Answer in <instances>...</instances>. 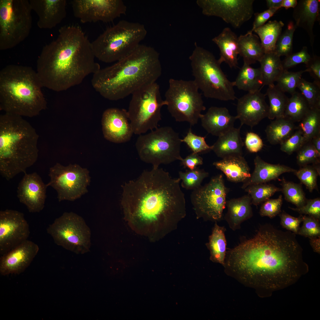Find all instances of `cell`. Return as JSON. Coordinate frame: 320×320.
<instances>
[{"label":"cell","mask_w":320,"mask_h":320,"mask_svg":"<svg viewBox=\"0 0 320 320\" xmlns=\"http://www.w3.org/2000/svg\"><path fill=\"white\" fill-rule=\"evenodd\" d=\"M181 161L185 167L190 170H193L197 168V166L203 164V158L197 153H193L185 158H183Z\"/></svg>","instance_id":"cell-58"},{"label":"cell","mask_w":320,"mask_h":320,"mask_svg":"<svg viewBox=\"0 0 320 320\" xmlns=\"http://www.w3.org/2000/svg\"><path fill=\"white\" fill-rule=\"evenodd\" d=\"M297 129L294 122L283 117L272 121L265 130L268 141L271 144H281Z\"/></svg>","instance_id":"cell-34"},{"label":"cell","mask_w":320,"mask_h":320,"mask_svg":"<svg viewBox=\"0 0 320 320\" xmlns=\"http://www.w3.org/2000/svg\"><path fill=\"white\" fill-rule=\"evenodd\" d=\"M165 100L168 111L177 122H187L191 126L197 124L206 109L201 94L193 80L169 79Z\"/></svg>","instance_id":"cell-12"},{"label":"cell","mask_w":320,"mask_h":320,"mask_svg":"<svg viewBox=\"0 0 320 320\" xmlns=\"http://www.w3.org/2000/svg\"><path fill=\"white\" fill-rule=\"evenodd\" d=\"M233 82L234 87L248 92L261 90L263 87L260 68H254L244 63Z\"/></svg>","instance_id":"cell-32"},{"label":"cell","mask_w":320,"mask_h":320,"mask_svg":"<svg viewBox=\"0 0 320 320\" xmlns=\"http://www.w3.org/2000/svg\"><path fill=\"white\" fill-rule=\"evenodd\" d=\"M39 136L23 117L7 113L0 116V173L7 180L36 161Z\"/></svg>","instance_id":"cell-5"},{"label":"cell","mask_w":320,"mask_h":320,"mask_svg":"<svg viewBox=\"0 0 320 320\" xmlns=\"http://www.w3.org/2000/svg\"><path fill=\"white\" fill-rule=\"evenodd\" d=\"M71 4L74 16L83 23L111 22L127 9L121 0H73Z\"/></svg>","instance_id":"cell-17"},{"label":"cell","mask_w":320,"mask_h":320,"mask_svg":"<svg viewBox=\"0 0 320 320\" xmlns=\"http://www.w3.org/2000/svg\"><path fill=\"white\" fill-rule=\"evenodd\" d=\"M276 85L268 86L265 96L268 97L269 105L267 117L270 119L284 117L288 98Z\"/></svg>","instance_id":"cell-37"},{"label":"cell","mask_w":320,"mask_h":320,"mask_svg":"<svg viewBox=\"0 0 320 320\" xmlns=\"http://www.w3.org/2000/svg\"><path fill=\"white\" fill-rule=\"evenodd\" d=\"M43 87L32 67L11 64L0 71V108L6 113L32 117L47 108Z\"/></svg>","instance_id":"cell-6"},{"label":"cell","mask_w":320,"mask_h":320,"mask_svg":"<svg viewBox=\"0 0 320 320\" xmlns=\"http://www.w3.org/2000/svg\"><path fill=\"white\" fill-rule=\"evenodd\" d=\"M29 2L38 16L37 25L40 29L52 28L66 16V0H30Z\"/></svg>","instance_id":"cell-23"},{"label":"cell","mask_w":320,"mask_h":320,"mask_svg":"<svg viewBox=\"0 0 320 320\" xmlns=\"http://www.w3.org/2000/svg\"><path fill=\"white\" fill-rule=\"evenodd\" d=\"M180 181L162 168L153 167L137 179L125 183L121 203L131 228L139 234L150 236L167 223L184 217L185 201Z\"/></svg>","instance_id":"cell-2"},{"label":"cell","mask_w":320,"mask_h":320,"mask_svg":"<svg viewBox=\"0 0 320 320\" xmlns=\"http://www.w3.org/2000/svg\"><path fill=\"white\" fill-rule=\"evenodd\" d=\"M283 0H267V5L268 8H281V6Z\"/></svg>","instance_id":"cell-61"},{"label":"cell","mask_w":320,"mask_h":320,"mask_svg":"<svg viewBox=\"0 0 320 320\" xmlns=\"http://www.w3.org/2000/svg\"><path fill=\"white\" fill-rule=\"evenodd\" d=\"M203 127L209 134L218 137L234 127L237 119L225 107L212 106L200 118Z\"/></svg>","instance_id":"cell-24"},{"label":"cell","mask_w":320,"mask_h":320,"mask_svg":"<svg viewBox=\"0 0 320 320\" xmlns=\"http://www.w3.org/2000/svg\"><path fill=\"white\" fill-rule=\"evenodd\" d=\"M297 152V161L300 167L320 164V153L310 141L305 144Z\"/></svg>","instance_id":"cell-47"},{"label":"cell","mask_w":320,"mask_h":320,"mask_svg":"<svg viewBox=\"0 0 320 320\" xmlns=\"http://www.w3.org/2000/svg\"><path fill=\"white\" fill-rule=\"evenodd\" d=\"M179 178L181 180V186L187 190H194L201 185L203 180L207 177L209 173L203 169L196 168L193 170H188L185 172H179Z\"/></svg>","instance_id":"cell-45"},{"label":"cell","mask_w":320,"mask_h":320,"mask_svg":"<svg viewBox=\"0 0 320 320\" xmlns=\"http://www.w3.org/2000/svg\"><path fill=\"white\" fill-rule=\"evenodd\" d=\"M89 171L77 164L64 166L57 163L49 169L47 184L57 191L59 201H73L87 192L90 177Z\"/></svg>","instance_id":"cell-14"},{"label":"cell","mask_w":320,"mask_h":320,"mask_svg":"<svg viewBox=\"0 0 320 320\" xmlns=\"http://www.w3.org/2000/svg\"><path fill=\"white\" fill-rule=\"evenodd\" d=\"M284 25L281 21H270L253 31L259 37L265 53L274 52L277 41Z\"/></svg>","instance_id":"cell-36"},{"label":"cell","mask_w":320,"mask_h":320,"mask_svg":"<svg viewBox=\"0 0 320 320\" xmlns=\"http://www.w3.org/2000/svg\"><path fill=\"white\" fill-rule=\"evenodd\" d=\"M212 40L220 50V57L218 60L219 62L221 64L225 62L231 68L238 67L239 50L238 37L235 33L230 28L226 27Z\"/></svg>","instance_id":"cell-29"},{"label":"cell","mask_w":320,"mask_h":320,"mask_svg":"<svg viewBox=\"0 0 320 320\" xmlns=\"http://www.w3.org/2000/svg\"><path fill=\"white\" fill-rule=\"evenodd\" d=\"M297 27L293 22H290L286 29L279 37L274 52L280 57H287L292 53L293 35Z\"/></svg>","instance_id":"cell-44"},{"label":"cell","mask_w":320,"mask_h":320,"mask_svg":"<svg viewBox=\"0 0 320 320\" xmlns=\"http://www.w3.org/2000/svg\"><path fill=\"white\" fill-rule=\"evenodd\" d=\"M30 231L23 214L7 209L0 211V254L2 255L28 240Z\"/></svg>","instance_id":"cell-18"},{"label":"cell","mask_w":320,"mask_h":320,"mask_svg":"<svg viewBox=\"0 0 320 320\" xmlns=\"http://www.w3.org/2000/svg\"><path fill=\"white\" fill-rule=\"evenodd\" d=\"M31 8L28 0H0V50L12 49L29 36Z\"/></svg>","instance_id":"cell-11"},{"label":"cell","mask_w":320,"mask_h":320,"mask_svg":"<svg viewBox=\"0 0 320 320\" xmlns=\"http://www.w3.org/2000/svg\"><path fill=\"white\" fill-rule=\"evenodd\" d=\"M261 90L248 92L239 98L237 104V119L242 126L244 124L252 128L267 117L268 105L265 101V95Z\"/></svg>","instance_id":"cell-22"},{"label":"cell","mask_w":320,"mask_h":320,"mask_svg":"<svg viewBox=\"0 0 320 320\" xmlns=\"http://www.w3.org/2000/svg\"><path fill=\"white\" fill-rule=\"evenodd\" d=\"M226 231L225 227L220 226L216 222L212 233L209 237L207 245L210 251L211 259L223 266L224 264L227 251V242L225 235Z\"/></svg>","instance_id":"cell-35"},{"label":"cell","mask_w":320,"mask_h":320,"mask_svg":"<svg viewBox=\"0 0 320 320\" xmlns=\"http://www.w3.org/2000/svg\"><path fill=\"white\" fill-rule=\"evenodd\" d=\"M305 143L301 132L297 129L280 145V150L288 155L298 151Z\"/></svg>","instance_id":"cell-50"},{"label":"cell","mask_w":320,"mask_h":320,"mask_svg":"<svg viewBox=\"0 0 320 320\" xmlns=\"http://www.w3.org/2000/svg\"><path fill=\"white\" fill-rule=\"evenodd\" d=\"M205 138V137L194 134L191 126L186 135L183 139H181V141L185 143L192 153L198 154L212 150V146H209L206 143Z\"/></svg>","instance_id":"cell-48"},{"label":"cell","mask_w":320,"mask_h":320,"mask_svg":"<svg viewBox=\"0 0 320 320\" xmlns=\"http://www.w3.org/2000/svg\"><path fill=\"white\" fill-rule=\"evenodd\" d=\"M294 173L310 192L315 189L318 191L317 180L320 174V164L301 167Z\"/></svg>","instance_id":"cell-42"},{"label":"cell","mask_w":320,"mask_h":320,"mask_svg":"<svg viewBox=\"0 0 320 320\" xmlns=\"http://www.w3.org/2000/svg\"><path fill=\"white\" fill-rule=\"evenodd\" d=\"M91 44L79 26H64L56 38L44 46L36 63L43 87L61 92L80 84L100 69Z\"/></svg>","instance_id":"cell-3"},{"label":"cell","mask_w":320,"mask_h":320,"mask_svg":"<svg viewBox=\"0 0 320 320\" xmlns=\"http://www.w3.org/2000/svg\"><path fill=\"white\" fill-rule=\"evenodd\" d=\"M280 9L279 8H270L262 12L255 13L252 28L250 31L253 32L255 29L263 25Z\"/></svg>","instance_id":"cell-56"},{"label":"cell","mask_w":320,"mask_h":320,"mask_svg":"<svg viewBox=\"0 0 320 320\" xmlns=\"http://www.w3.org/2000/svg\"><path fill=\"white\" fill-rule=\"evenodd\" d=\"M280 181L281 191L286 200L295 205L297 207L305 204L307 199L301 184L287 181L284 177Z\"/></svg>","instance_id":"cell-41"},{"label":"cell","mask_w":320,"mask_h":320,"mask_svg":"<svg viewBox=\"0 0 320 320\" xmlns=\"http://www.w3.org/2000/svg\"><path fill=\"white\" fill-rule=\"evenodd\" d=\"M228 192L222 174L213 177L208 183L193 190L191 199L197 216L216 222L221 220Z\"/></svg>","instance_id":"cell-15"},{"label":"cell","mask_w":320,"mask_h":320,"mask_svg":"<svg viewBox=\"0 0 320 320\" xmlns=\"http://www.w3.org/2000/svg\"><path fill=\"white\" fill-rule=\"evenodd\" d=\"M292 16L297 27L304 29L308 33L311 47L315 36L313 29L316 22L320 20V1L318 0H301L294 8Z\"/></svg>","instance_id":"cell-25"},{"label":"cell","mask_w":320,"mask_h":320,"mask_svg":"<svg viewBox=\"0 0 320 320\" xmlns=\"http://www.w3.org/2000/svg\"><path fill=\"white\" fill-rule=\"evenodd\" d=\"M189 59L193 80L206 97L228 101L236 98L233 82L224 74L221 64L209 51L196 44Z\"/></svg>","instance_id":"cell-8"},{"label":"cell","mask_w":320,"mask_h":320,"mask_svg":"<svg viewBox=\"0 0 320 320\" xmlns=\"http://www.w3.org/2000/svg\"><path fill=\"white\" fill-rule=\"evenodd\" d=\"M255 168L250 177L243 183L241 188L244 189L247 186L260 183H267L278 179L282 174L286 172L294 173L296 170L289 166L280 164H273L263 160L259 156L254 160Z\"/></svg>","instance_id":"cell-26"},{"label":"cell","mask_w":320,"mask_h":320,"mask_svg":"<svg viewBox=\"0 0 320 320\" xmlns=\"http://www.w3.org/2000/svg\"><path fill=\"white\" fill-rule=\"evenodd\" d=\"M280 58L275 52L265 53L259 62L263 86L274 84L284 71Z\"/></svg>","instance_id":"cell-33"},{"label":"cell","mask_w":320,"mask_h":320,"mask_svg":"<svg viewBox=\"0 0 320 320\" xmlns=\"http://www.w3.org/2000/svg\"><path fill=\"white\" fill-rule=\"evenodd\" d=\"M252 204L251 198L248 194L226 201L227 210L224 218L232 230L239 229L242 223L252 216Z\"/></svg>","instance_id":"cell-27"},{"label":"cell","mask_w":320,"mask_h":320,"mask_svg":"<svg viewBox=\"0 0 320 320\" xmlns=\"http://www.w3.org/2000/svg\"><path fill=\"white\" fill-rule=\"evenodd\" d=\"M311 57L308 52L307 47L304 46L300 51L296 53H292L286 57L282 61L284 69L287 70L301 63H304L306 65Z\"/></svg>","instance_id":"cell-52"},{"label":"cell","mask_w":320,"mask_h":320,"mask_svg":"<svg viewBox=\"0 0 320 320\" xmlns=\"http://www.w3.org/2000/svg\"><path fill=\"white\" fill-rule=\"evenodd\" d=\"M228 249L227 273L259 291L284 288L308 270L296 234L270 223L260 225L252 235Z\"/></svg>","instance_id":"cell-1"},{"label":"cell","mask_w":320,"mask_h":320,"mask_svg":"<svg viewBox=\"0 0 320 320\" xmlns=\"http://www.w3.org/2000/svg\"><path fill=\"white\" fill-rule=\"evenodd\" d=\"M283 202L281 195L276 199H269L263 202L261 206L259 214L261 217H268L273 218L278 215L281 212Z\"/></svg>","instance_id":"cell-51"},{"label":"cell","mask_w":320,"mask_h":320,"mask_svg":"<svg viewBox=\"0 0 320 320\" xmlns=\"http://www.w3.org/2000/svg\"><path fill=\"white\" fill-rule=\"evenodd\" d=\"M309 243L313 251L319 254L320 252V237L309 239Z\"/></svg>","instance_id":"cell-59"},{"label":"cell","mask_w":320,"mask_h":320,"mask_svg":"<svg viewBox=\"0 0 320 320\" xmlns=\"http://www.w3.org/2000/svg\"><path fill=\"white\" fill-rule=\"evenodd\" d=\"M127 113L133 133L140 135L158 128L161 109L167 102L156 82L145 86L132 95Z\"/></svg>","instance_id":"cell-10"},{"label":"cell","mask_w":320,"mask_h":320,"mask_svg":"<svg viewBox=\"0 0 320 320\" xmlns=\"http://www.w3.org/2000/svg\"><path fill=\"white\" fill-rule=\"evenodd\" d=\"M24 174L17 187V197L29 212H40L44 207L48 186L36 172Z\"/></svg>","instance_id":"cell-19"},{"label":"cell","mask_w":320,"mask_h":320,"mask_svg":"<svg viewBox=\"0 0 320 320\" xmlns=\"http://www.w3.org/2000/svg\"><path fill=\"white\" fill-rule=\"evenodd\" d=\"M297 88L300 90L311 109L320 108V84L302 78Z\"/></svg>","instance_id":"cell-43"},{"label":"cell","mask_w":320,"mask_h":320,"mask_svg":"<svg viewBox=\"0 0 320 320\" xmlns=\"http://www.w3.org/2000/svg\"><path fill=\"white\" fill-rule=\"evenodd\" d=\"M306 69L311 76L314 79V81L320 84V58L314 55L311 57L306 65Z\"/></svg>","instance_id":"cell-57"},{"label":"cell","mask_w":320,"mask_h":320,"mask_svg":"<svg viewBox=\"0 0 320 320\" xmlns=\"http://www.w3.org/2000/svg\"><path fill=\"white\" fill-rule=\"evenodd\" d=\"M147 34L143 24L120 21L108 28L91 42L95 56L103 62H116L135 50Z\"/></svg>","instance_id":"cell-7"},{"label":"cell","mask_w":320,"mask_h":320,"mask_svg":"<svg viewBox=\"0 0 320 320\" xmlns=\"http://www.w3.org/2000/svg\"><path fill=\"white\" fill-rule=\"evenodd\" d=\"M55 244L77 253L89 251L91 231L84 219L72 212H65L47 229Z\"/></svg>","instance_id":"cell-13"},{"label":"cell","mask_w":320,"mask_h":320,"mask_svg":"<svg viewBox=\"0 0 320 320\" xmlns=\"http://www.w3.org/2000/svg\"><path fill=\"white\" fill-rule=\"evenodd\" d=\"M280 219V224L287 230L297 234L302 222L303 215H300L298 217H293L285 211H281L278 215Z\"/></svg>","instance_id":"cell-54"},{"label":"cell","mask_w":320,"mask_h":320,"mask_svg":"<svg viewBox=\"0 0 320 320\" xmlns=\"http://www.w3.org/2000/svg\"><path fill=\"white\" fill-rule=\"evenodd\" d=\"M245 144L247 149L251 153H257L262 148L263 144L260 137L253 132L247 133L245 140Z\"/></svg>","instance_id":"cell-55"},{"label":"cell","mask_w":320,"mask_h":320,"mask_svg":"<svg viewBox=\"0 0 320 320\" xmlns=\"http://www.w3.org/2000/svg\"><path fill=\"white\" fill-rule=\"evenodd\" d=\"M303 224L297 234L309 239L320 237V221L311 216L303 215Z\"/></svg>","instance_id":"cell-49"},{"label":"cell","mask_w":320,"mask_h":320,"mask_svg":"<svg viewBox=\"0 0 320 320\" xmlns=\"http://www.w3.org/2000/svg\"><path fill=\"white\" fill-rule=\"evenodd\" d=\"M244 144L241 138L240 127H233L218 137L212 145V150L216 155L222 159L233 155H242Z\"/></svg>","instance_id":"cell-30"},{"label":"cell","mask_w":320,"mask_h":320,"mask_svg":"<svg viewBox=\"0 0 320 320\" xmlns=\"http://www.w3.org/2000/svg\"><path fill=\"white\" fill-rule=\"evenodd\" d=\"M289 208L297 212L300 215H305L313 217L320 220V198L307 199L305 204L300 207Z\"/></svg>","instance_id":"cell-53"},{"label":"cell","mask_w":320,"mask_h":320,"mask_svg":"<svg viewBox=\"0 0 320 320\" xmlns=\"http://www.w3.org/2000/svg\"><path fill=\"white\" fill-rule=\"evenodd\" d=\"M244 190L250 196L252 204L255 206L270 199L276 193L281 191V188L267 183L250 185Z\"/></svg>","instance_id":"cell-40"},{"label":"cell","mask_w":320,"mask_h":320,"mask_svg":"<svg viewBox=\"0 0 320 320\" xmlns=\"http://www.w3.org/2000/svg\"><path fill=\"white\" fill-rule=\"evenodd\" d=\"M310 141L315 148L320 153V133L314 137Z\"/></svg>","instance_id":"cell-62"},{"label":"cell","mask_w":320,"mask_h":320,"mask_svg":"<svg viewBox=\"0 0 320 320\" xmlns=\"http://www.w3.org/2000/svg\"><path fill=\"white\" fill-rule=\"evenodd\" d=\"M239 55L243 59L244 63L250 65L259 62L265 52L258 36L250 31L238 37Z\"/></svg>","instance_id":"cell-31"},{"label":"cell","mask_w":320,"mask_h":320,"mask_svg":"<svg viewBox=\"0 0 320 320\" xmlns=\"http://www.w3.org/2000/svg\"><path fill=\"white\" fill-rule=\"evenodd\" d=\"M39 250L37 244L28 239L1 255L0 258L1 274H18L23 272L29 266Z\"/></svg>","instance_id":"cell-20"},{"label":"cell","mask_w":320,"mask_h":320,"mask_svg":"<svg viewBox=\"0 0 320 320\" xmlns=\"http://www.w3.org/2000/svg\"><path fill=\"white\" fill-rule=\"evenodd\" d=\"M297 4V0H283L281 7V8L284 7L286 9L290 8H294Z\"/></svg>","instance_id":"cell-60"},{"label":"cell","mask_w":320,"mask_h":320,"mask_svg":"<svg viewBox=\"0 0 320 320\" xmlns=\"http://www.w3.org/2000/svg\"><path fill=\"white\" fill-rule=\"evenodd\" d=\"M306 72H308L306 69L295 72L284 70L276 80V85L284 92L292 95L296 92L303 74Z\"/></svg>","instance_id":"cell-46"},{"label":"cell","mask_w":320,"mask_h":320,"mask_svg":"<svg viewBox=\"0 0 320 320\" xmlns=\"http://www.w3.org/2000/svg\"><path fill=\"white\" fill-rule=\"evenodd\" d=\"M299 122L297 129L301 132L306 143L320 133V108L311 109Z\"/></svg>","instance_id":"cell-39"},{"label":"cell","mask_w":320,"mask_h":320,"mask_svg":"<svg viewBox=\"0 0 320 320\" xmlns=\"http://www.w3.org/2000/svg\"><path fill=\"white\" fill-rule=\"evenodd\" d=\"M126 110L111 108L103 112L102 119L104 137L110 141L121 143L129 141L133 132Z\"/></svg>","instance_id":"cell-21"},{"label":"cell","mask_w":320,"mask_h":320,"mask_svg":"<svg viewBox=\"0 0 320 320\" xmlns=\"http://www.w3.org/2000/svg\"><path fill=\"white\" fill-rule=\"evenodd\" d=\"M254 0H198L202 13L222 18L235 28H240L254 13Z\"/></svg>","instance_id":"cell-16"},{"label":"cell","mask_w":320,"mask_h":320,"mask_svg":"<svg viewBox=\"0 0 320 320\" xmlns=\"http://www.w3.org/2000/svg\"><path fill=\"white\" fill-rule=\"evenodd\" d=\"M291 95L288 100L284 117L294 122H299L311 108L300 92L296 91Z\"/></svg>","instance_id":"cell-38"},{"label":"cell","mask_w":320,"mask_h":320,"mask_svg":"<svg viewBox=\"0 0 320 320\" xmlns=\"http://www.w3.org/2000/svg\"><path fill=\"white\" fill-rule=\"evenodd\" d=\"M161 73L159 53L152 47L140 44L128 56L93 74L91 84L103 97L117 100L156 82Z\"/></svg>","instance_id":"cell-4"},{"label":"cell","mask_w":320,"mask_h":320,"mask_svg":"<svg viewBox=\"0 0 320 320\" xmlns=\"http://www.w3.org/2000/svg\"><path fill=\"white\" fill-rule=\"evenodd\" d=\"M181 143L178 133L171 127L165 126L140 135L135 146L141 160L156 168L161 164L181 161Z\"/></svg>","instance_id":"cell-9"},{"label":"cell","mask_w":320,"mask_h":320,"mask_svg":"<svg viewBox=\"0 0 320 320\" xmlns=\"http://www.w3.org/2000/svg\"><path fill=\"white\" fill-rule=\"evenodd\" d=\"M216 168L222 172L228 180L234 183H243L251 177L250 169L242 155H233L213 163Z\"/></svg>","instance_id":"cell-28"}]
</instances>
